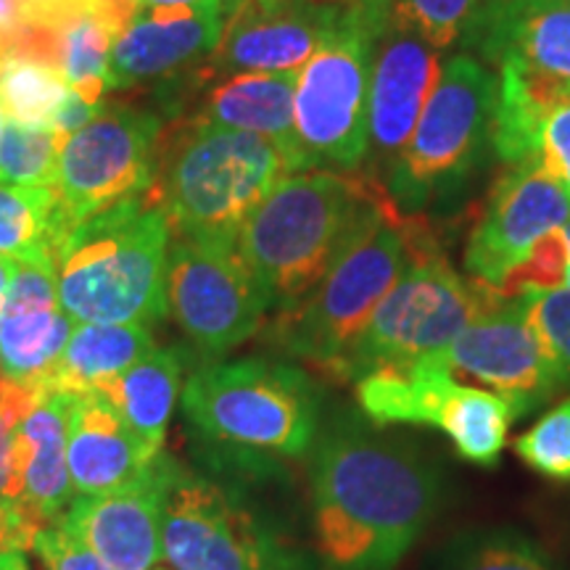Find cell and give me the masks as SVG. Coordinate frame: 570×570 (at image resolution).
<instances>
[{"label":"cell","mask_w":570,"mask_h":570,"mask_svg":"<svg viewBox=\"0 0 570 570\" xmlns=\"http://www.w3.org/2000/svg\"><path fill=\"white\" fill-rule=\"evenodd\" d=\"M312 446V518L325 570H394L441 508L439 468L348 412Z\"/></svg>","instance_id":"obj_1"},{"label":"cell","mask_w":570,"mask_h":570,"mask_svg":"<svg viewBox=\"0 0 570 570\" xmlns=\"http://www.w3.org/2000/svg\"><path fill=\"white\" fill-rule=\"evenodd\" d=\"M386 198L383 183L365 173L283 177L248 214L235 244L267 309L283 315L304 302Z\"/></svg>","instance_id":"obj_2"},{"label":"cell","mask_w":570,"mask_h":570,"mask_svg":"<svg viewBox=\"0 0 570 570\" xmlns=\"http://www.w3.org/2000/svg\"><path fill=\"white\" fill-rule=\"evenodd\" d=\"M288 175V159L267 138L183 119L161 132L148 190L175 235L235 248L248 214Z\"/></svg>","instance_id":"obj_3"},{"label":"cell","mask_w":570,"mask_h":570,"mask_svg":"<svg viewBox=\"0 0 570 570\" xmlns=\"http://www.w3.org/2000/svg\"><path fill=\"white\" fill-rule=\"evenodd\" d=\"M169 240L173 225L151 190L77 225L53 256L67 315L75 323H159Z\"/></svg>","instance_id":"obj_4"},{"label":"cell","mask_w":570,"mask_h":570,"mask_svg":"<svg viewBox=\"0 0 570 570\" xmlns=\"http://www.w3.org/2000/svg\"><path fill=\"white\" fill-rule=\"evenodd\" d=\"M420 227V217L402 214L386 198L312 294L275 315L269 344L338 377L377 304L407 267Z\"/></svg>","instance_id":"obj_5"},{"label":"cell","mask_w":570,"mask_h":570,"mask_svg":"<svg viewBox=\"0 0 570 570\" xmlns=\"http://www.w3.org/2000/svg\"><path fill=\"white\" fill-rule=\"evenodd\" d=\"M183 415L206 444L302 458L320 433L312 377L283 360H206L183 386Z\"/></svg>","instance_id":"obj_6"},{"label":"cell","mask_w":570,"mask_h":570,"mask_svg":"<svg viewBox=\"0 0 570 570\" xmlns=\"http://www.w3.org/2000/svg\"><path fill=\"white\" fill-rule=\"evenodd\" d=\"M499 80L473 53H454L399 151L383 188L402 214L420 217L433 204L460 194L494 151Z\"/></svg>","instance_id":"obj_7"},{"label":"cell","mask_w":570,"mask_h":570,"mask_svg":"<svg viewBox=\"0 0 570 570\" xmlns=\"http://www.w3.org/2000/svg\"><path fill=\"white\" fill-rule=\"evenodd\" d=\"M391 0H352L298 69L294 125L309 169L362 173L367 159L370 77L375 46L386 30Z\"/></svg>","instance_id":"obj_8"},{"label":"cell","mask_w":570,"mask_h":570,"mask_svg":"<svg viewBox=\"0 0 570 570\" xmlns=\"http://www.w3.org/2000/svg\"><path fill=\"white\" fill-rule=\"evenodd\" d=\"M481 306V283L462 281L420 227L412 256L377 304L338 377L362 381L377 370H407L444 352Z\"/></svg>","instance_id":"obj_9"},{"label":"cell","mask_w":570,"mask_h":570,"mask_svg":"<svg viewBox=\"0 0 570 570\" xmlns=\"http://www.w3.org/2000/svg\"><path fill=\"white\" fill-rule=\"evenodd\" d=\"M161 560L169 570H306L227 487L164 454Z\"/></svg>","instance_id":"obj_10"},{"label":"cell","mask_w":570,"mask_h":570,"mask_svg":"<svg viewBox=\"0 0 570 570\" xmlns=\"http://www.w3.org/2000/svg\"><path fill=\"white\" fill-rule=\"evenodd\" d=\"M161 132V117L151 109L104 104L88 125L63 138L53 188L63 240L92 214L151 188Z\"/></svg>","instance_id":"obj_11"},{"label":"cell","mask_w":570,"mask_h":570,"mask_svg":"<svg viewBox=\"0 0 570 570\" xmlns=\"http://www.w3.org/2000/svg\"><path fill=\"white\" fill-rule=\"evenodd\" d=\"M362 415L375 425H431L446 433L460 458L491 468L499 462L518 415L491 391L465 386L433 362L377 370L356 381Z\"/></svg>","instance_id":"obj_12"},{"label":"cell","mask_w":570,"mask_h":570,"mask_svg":"<svg viewBox=\"0 0 570 570\" xmlns=\"http://www.w3.org/2000/svg\"><path fill=\"white\" fill-rule=\"evenodd\" d=\"M454 381L502 396L518 417L566 389L550 348L539 336L523 296H504L481 283V306L444 352L431 356Z\"/></svg>","instance_id":"obj_13"},{"label":"cell","mask_w":570,"mask_h":570,"mask_svg":"<svg viewBox=\"0 0 570 570\" xmlns=\"http://www.w3.org/2000/svg\"><path fill=\"white\" fill-rule=\"evenodd\" d=\"M167 315L204 360H223L262 331L267 304L235 248L173 233L164 277Z\"/></svg>","instance_id":"obj_14"},{"label":"cell","mask_w":570,"mask_h":570,"mask_svg":"<svg viewBox=\"0 0 570 570\" xmlns=\"http://www.w3.org/2000/svg\"><path fill=\"white\" fill-rule=\"evenodd\" d=\"M570 219V198L539 159L504 164L465 244V269L497 288L541 235Z\"/></svg>","instance_id":"obj_15"},{"label":"cell","mask_w":570,"mask_h":570,"mask_svg":"<svg viewBox=\"0 0 570 570\" xmlns=\"http://www.w3.org/2000/svg\"><path fill=\"white\" fill-rule=\"evenodd\" d=\"M240 0L135 9L111 51V90L180 82L206 67Z\"/></svg>","instance_id":"obj_16"},{"label":"cell","mask_w":570,"mask_h":570,"mask_svg":"<svg viewBox=\"0 0 570 570\" xmlns=\"http://www.w3.org/2000/svg\"><path fill=\"white\" fill-rule=\"evenodd\" d=\"M344 3L240 0L206 61L209 80L256 71H298L333 32Z\"/></svg>","instance_id":"obj_17"},{"label":"cell","mask_w":570,"mask_h":570,"mask_svg":"<svg viewBox=\"0 0 570 570\" xmlns=\"http://www.w3.org/2000/svg\"><path fill=\"white\" fill-rule=\"evenodd\" d=\"M444 67V53L389 17L386 30L377 38L370 77V140L362 173L383 183V175L407 146Z\"/></svg>","instance_id":"obj_18"},{"label":"cell","mask_w":570,"mask_h":570,"mask_svg":"<svg viewBox=\"0 0 570 570\" xmlns=\"http://www.w3.org/2000/svg\"><path fill=\"white\" fill-rule=\"evenodd\" d=\"M164 452L130 487L77 497L56 525L80 539L111 570H154L161 562Z\"/></svg>","instance_id":"obj_19"},{"label":"cell","mask_w":570,"mask_h":570,"mask_svg":"<svg viewBox=\"0 0 570 570\" xmlns=\"http://www.w3.org/2000/svg\"><path fill=\"white\" fill-rule=\"evenodd\" d=\"M71 331L75 320L59 298L53 265L17 262L0 302V377L46 386Z\"/></svg>","instance_id":"obj_20"},{"label":"cell","mask_w":570,"mask_h":570,"mask_svg":"<svg viewBox=\"0 0 570 570\" xmlns=\"http://www.w3.org/2000/svg\"><path fill=\"white\" fill-rule=\"evenodd\" d=\"M71 399L75 394L48 389L13 433L9 504L38 531L59 523L77 499L67 462Z\"/></svg>","instance_id":"obj_21"},{"label":"cell","mask_w":570,"mask_h":570,"mask_svg":"<svg viewBox=\"0 0 570 570\" xmlns=\"http://www.w3.org/2000/svg\"><path fill=\"white\" fill-rule=\"evenodd\" d=\"M296 80L298 71H256V75L223 77L196 98L194 114L185 119L259 135L281 148L291 164V173H309L294 125Z\"/></svg>","instance_id":"obj_22"},{"label":"cell","mask_w":570,"mask_h":570,"mask_svg":"<svg viewBox=\"0 0 570 570\" xmlns=\"http://www.w3.org/2000/svg\"><path fill=\"white\" fill-rule=\"evenodd\" d=\"M67 462L75 494L96 497L130 487L154 460L109 399L90 391L71 399Z\"/></svg>","instance_id":"obj_23"},{"label":"cell","mask_w":570,"mask_h":570,"mask_svg":"<svg viewBox=\"0 0 570 570\" xmlns=\"http://www.w3.org/2000/svg\"><path fill=\"white\" fill-rule=\"evenodd\" d=\"M470 51L491 67L518 59L570 82V0H491Z\"/></svg>","instance_id":"obj_24"},{"label":"cell","mask_w":570,"mask_h":570,"mask_svg":"<svg viewBox=\"0 0 570 570\" xmlns=\"http://www.w3.org/2000/svg\"><path fill=\"white\" fill-rule=\"evenodd\" d=\"M183 373L185 348L154 346L122 375L96 391L109 399L151 460L161 454L167 425L173 420L177 399L183 396Z\"/></svg>","instance_id":"obj_25"},{"label":"cell","mask_w":570,"mask_h":570,"mask_svg":"<svg viewBox=\"0 0 570 570\" xmlns=\"http://www.w3.org/2000/svg\"><path fill=\"white\" fill-rule=\"evenodd\" d=\"M497 109H494V154L502 164L537 159L539 135L550 111L566 98V80L529 67L518 59L497 63Z\"/></svg>","instance_id":"obj_26"},{"label":"cell","mask_w":570,"mask_h":570,"mask_svg":"<svg viewBox=\"0 0 570 570\" xmlns=\"http://www.w3.org/2000/svg\"><path fill=\"white\" fill-rule=\"evenodd\" d=\"M154 346L151 325L75 323L69 344L42 389L63 391V394L101 391Z\"/></svg>","instance_id":"obj_27"},{"label":"cell","mask_w":570,"mask_h":570,"mask_svg":"<svg viewBox=\"0 0 570 570\" xmlns=\"http://www.w3.org/2000/svg\"><path fill=\"white\" fill-rule=\"evenodd\" d=\"M130 17L132 13L111 6H90L53 27L56 67L71 92L90 106H104V96L111 90L114 42Z\"/></svg>","instance_id":"obj_28"},{"label":"cell","mask_w":570,"mask_h":570,"mask_svg":"<svg viewBox=\"0 0 570 570\" xmlns=\"http://www.w3.org/2000/svg\"><path fill=\"white\" fill-rule=\"evenodd\" d=\"M63 240L59 196L0 180V254L13 262L53 265Z\"/></svg>","instance_id":"obj_29"},{"label":"cell","mask_w":570,"mask_h":570,"mask_svg":"<svg viewBox=\"0 0 570 570\" xmlns=\"http://www.w3.org/2000/svg\"><path fill=\"white\" fill-rule=\"evenodd\" d=\"M69 92L59 67L35 53H17L0 67V106L11 122L53 130Z\"/></svg>","instance_id":"obj_30"},{"label":"cell","mask_w":570,"mask_h":570,"mask_svg":"<svg viewBox=\"0 0 570 570\" xmlns=\"http://www.w3.org/2000/svg\"><path fill=\"white\" fill-rule=\"evenodd\" d=\"M433 570H560L537 541L515 529L462 531L441 547Z\"/></svg>","instance_id":"obj_31"},{"label":"cell","mask_w":570,"mask_h":570,"mask_svg":"<svg viewBox=\"0 0 570 570\" xmlns=\"http://www.w3.org/2000/svg\"><path fill=\"white\" fill-rule=\"evenodd\" d=\"M491 0H391V19L439 53L470 51Z\"/></svg>","instance_id":"obj_32"},{"label":"cell","mask_w":570,"mask_h":570,"mask_svg":"<svg viewBox=\"0 0 570 570\" xmlns=\"http://www.w3.org/2000/svg\"><path fill=\"white\" fill-rule=\"evenodd\" d=\"M63 135L6 119L0 135V180L27 188H56Z\"/></svg>","instance_id":"obj_33"},{"label":"cell","mask_w":570,"mask_h":570,"mask_svg":"<svg viewBox=\"0 0 570 570\" xmlns=\"http://www.w3.org/2000/svg\"><path fill=\"white\" fill-rule=\"evenodd\" d=\"M570 281V240L562 227L541 235L531 252L497 285L499 294L523 296L541 291H562Z\"/></svg>","instance_id":"obj_34"},{"label":"cell","mask_w":570,"mask_h":570,"mask_svg":"<svg viewBox=\"0 0 570 570\" xmlns=\"http://www.w3.org/2000/svg\"><path fill=\"white\" fill-rule=\"evenodd\" d=\"M518 458L554 481H570V399L515 441Z\"/></svg>","instance_id":"obj_35"},{"label":"cell","mask_w":570,"mask_h":570,"mask_svg":"<svg viewBox=\"0 0 570 570\" xmlns=\"http://www.w3.org/2000/svg\"><path fill=\"white\" fill-rule=\"evenodd\" d=\"M523 298L529 304V315L539 336L544 338L554 365L560 370L562 383L570 389V288L523 294Z\"/></svg>","instance_id":"obj_36"},{"label":"cell","mask_w":570,"mask_h":570,"mask_svg":"<svg viewBox=\"0 0 570 570\" xmlns=\"http://www.w3.org/2000/svg\"><path fill=\"white\" fill-rule=\"evenodd\" d=\"M48 389L17 383L9 377H0V504L13 510L9 504V462L13 433L21 420L30 415L35 404L40 402Z\"/></svg>","instance_id":"obj_37"},{"label":"cell","mask_w":570,"mask_h":570,"mask_svg":"<svg viewBox=\"0 0 570 570\" xmlns=\"http://www.w3.org/2000/svg\"><path fill=\"white\" fill-rule=\"evenodd\" d=\"M17 53H35L56 63L53 32L32 27L21 0H0V67Z\"/></svg>","instance_id":"obj_38"},{"label":"cell","mask_w":570,"mask_h":570,"mask_svg":"<svg viewBox=\"0 0 570 570\" xmlns=\"http://www.w3.org/2000/svg\"><path fill=\"white\" fill-rule=\"evenodd\" d=\"M32 550L40 554L48 570H111L88 544L69 537L61 525H48L35 533Z\"/></svg>","instance_id":"obj_39"},{"label":"cell","mask_w":570,"mask_h":570,"mask_svg":"<svg viewBox=\"0 0 570 570\" xmlns=\"http://www.w3.org/2000/svg\"><path fill=\"white\" fill-rule=\"evenodd\" d=\"M537 159L558 177L570 198V85L566 98L554 106L541 125Z\"/></svg>","instance_id":"obj_40"},{"label":"cell","mask_w":570,"mask_h":570,"mask_svg":"<svg viewBox=\"0 0 570 570\" xmlns=\"http://www.w3.org/2000/svg\"><path fill=\"white\" fill-rule=\"evenodd\" d=\"M38 529L21 512L0 504V570H24V552L32 550Z\"/></svg>","instance_id":"obj_41"},{"label":"cell","mask_w":570,"mask_h":570,"mask_svg":"<svg viewBox=\"0 0 570 570\" xmlns=\"http://www.w3.org/2000/svg\"><path fill=\"white\" fill-rule=\"evenodd\" d=\"M13 269H17V262L9 259V256L0 254V302H3L6 291H9V283H11Z\"/></svg>","instance_id":"obj_42"},{"label":"cell","mask_w":570,"mask_h":570,"mask_svg":"<svg viewBox=\"0 0 570 570\" xmlns=\"http://www.w3.org/2000/svg\"><path fill=\"white\" fill-rule=\"evenodd\" d=\"M202 0H135V9H159V6H188Z\"/></svg>","instance_id":"obj_43"},{"label":"cell","mask_w":570,"mask_h":570,"mask_svg":"<svg viewBox=\"0 0 570 570\" xmlns=\"http://www.w3.org/2000/svg\"><path fill=\"white\" fill-rule=\"evenodd\" d=\"M3 127H6V111L3 106H0V135H3Z\"/></svg>","instance_id":"obj_44"},{"label":"cell","mask_w":570,"mask_h":570,"mask_svg":"<svg viewBox=\"0 0 570 570\" xmlns=\"http://www.w3.org/2000/svg\"><path fill=\"white\" fill-rule=\"evenodd\" d=\"M562 230H566V235H568V240H570V219L566 225H562ZM568 288H570V281H568Z\"/></svg>","instance_id":"obj_45"},{"label":"cell","mask_w":570,"mask_h":570,"mask_svg":"<svg viewBox=\"0 0 570 570\" xmlns=\"http://www.w3.org/2000/svg\"><path fill=\"white\" fill-rule=\"evenodd\" d=\"M333 3H352V0H333Z\"/></svg>","instance_id":"obj_46"},{"label":"cell","mask_w":570,"mask_h":570,"mask_svg":"<svg viewBox=\"0 0 570 570\" xmlns=\"http://www.w3.org/2000/svg\"><path fill=\"white\" fill-rule=\"evenodd\" d=\"M154 570H167V568H154Z\"/></svg>","instance_id":"obj_47"}]
</instances>
